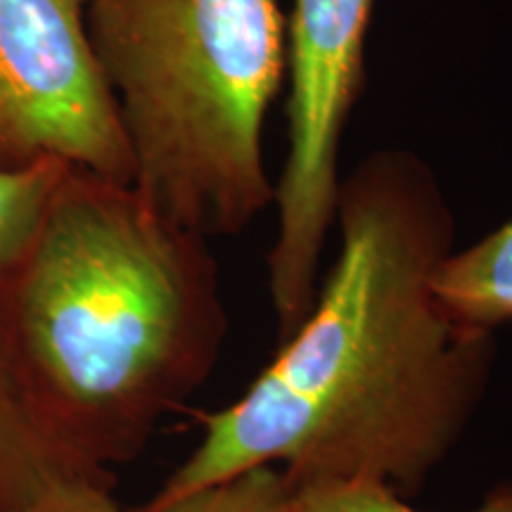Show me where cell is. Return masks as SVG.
Wrapping results in <instances>:
<instances>
[{"label": "cell", "instance_id": "30bf717a", "mask_svg": "<svg viewBox=\"0 0 512 512\" xmlns=\"http://www.w3.org/2000/svg\"><path fill=\"white\" fill-rule=\"evenodd\" d=\"M290 494L287 477L275 465H254L143 512H283Z\"/></svg>", "mask_w": 512, "mask_h": 512}, {"label": "cell", "instance_id": "5b68a950", "mask_svg": "<svg viewBox=\"0 0 512 512\" xmlns=\"http://www.w3.org/2000/svg\"><path fill=\"white\" fill-rule=\"evenodd\" d=\"M93 0H0V166L41 157L133 185L117 100L95 55Z\"/></svg>", "mask_w": 512, "mask_h": 512}, {"label": "cell", "instance_id": "8fae6325", "mask_svg": "<svg viewBox=\"0 0 512 512\" xmlns=\"http://www.w3.org/2000/svg\"><path fill=\"white\" fill-rule=\"evenodd\" d=\"M19 512H128L110 494L107 475L64 472Z\"/></svg>", "mask_w": 512, "mask_h": 512}, {"label": "cell", "instance_id": "9c48e42d", "mask_svg": "<svg viewBox=\"0 0 512 512\" xmlns=\"http://www.w3.org/2000/svg\"><path fill=\"white\" fill-rule=\"evenodd\" d=\"M287 486L283 512H418L380 479H320ZM472 512H512V482L496 486Z\"/></svg>", "mask_w": 512, "mask_h": 512}, {"label": "cell", "instance_id": "7a4b0ae2", "mask_svg": "<svg viewBox=\"0 0 512 512\" xmlns=\"http://www.w3.org/2000/svg\"><path fill=\"white\" fill-rule=\"evenodd\" d=\"M209 240L133 185L67 171L34 245L0 275V344L41 430L107 475L216 366L228 332Z\"/></svg>", "mask_w": 512, "mask_h": 512}, {"label": "cell", "instance_id": "6da1fadb", "mask_svg": "<svg viewBox=\"0 0 512 512\" xmlns=\"http://www.w3.org/2000/svg\"><path fill=\"white\" fill-rule=\"evenodd\" d=\"M335 226L337 261L309 313L238 401L204 415L202 441L147 508L254 465L287 484L366 477L415 491L456 448L496 342L434 299L456 233L437 174L406 147L370 152L339 183Z\"/></svg>", "mask_w": 512, "mask_h": 512}, {"label": "cell", "instance_id": "8992f818", "mask_svg": "<svg viewBox=\"0 0 512 512\" xmlns=\"http://www.w3.org/2000/svg\"><path fill=\"white\" fill-rule=\"evenodd\" d=\"M439 309L456 325L494 332L512 320V221L463 252H451L432 275Z\"/></svg>", "mask_w": 512, "mask_h": 512}, {"label": "cell", "instance_id": "3957f363", "mask_svg": "<svg viewBox=\"0 0 512 512\" xmlns=\"http://www.w3.org/2000/svg\"><path fill=\"white\" fill-rule=\"evenodd\" d=\"M88 31L133 155V188L200 238L275 204L264 124L287 69L280 0H93Z\"/></svg>", "mask_w": 512, "mask_h": 512}, {"label": "cell", "instance_id": "52a82bcc", "mask_svg": "<svg viewBox=\"0 0 512 512\" xmlns=\"http://www.w3.org/2000/svg\"><path fill=\"white\" fill-rule=\"evenodd\" d=\"M64 472L91 470L69 460L41 430L0 344V512L24 510Z\"/></svg>", "mask_w": 512, "mask_h": 512}, {"label": "cell", "instance_id": "ba28073f", "mask_svg": "<svg viewBox=\"0 0 512 512\" xmlns=\"http://www.w3.org/2000/svg\"><path fill=\"white\" fill-rule=\"evenodd\" d=\"M69 169L72 164L57 157L0 166V275L12 271L34 245Z\"/></svg>", "mask_w": 512, "mask_h": 512}, {"label": "cell", "instance_id": "277c9868", "mask_svg": "<svg viewBox=\"0 0 512 512\" xmlns=\"http://www.w3.org/2000/svg\"><path fill=\"white\" fill-rule=\"evenodd\" d=\"M375 0H294L285 19L287 150L275 185L278 238L268 292L280 335L309 313L325 240L335 226L339 152L366 91V46Z\"/></svg>", "mask_w": 512, "mask_h": 512}]
</instances>
